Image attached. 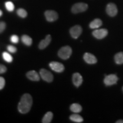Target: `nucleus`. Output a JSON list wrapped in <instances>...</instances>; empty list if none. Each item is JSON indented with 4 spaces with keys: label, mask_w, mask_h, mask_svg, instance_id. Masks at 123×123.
Here are the masks:
<instances>
[{
    "label": "nucleus",
    "mask_w": 123,
    "mask_h": 123,
    "mask_svg": "<svg viewBox=\"0 0 123 123\" xmlns=\"http://www.w3.org/2000/svg\"><path fill=\"white\" fill-rule=\"evenodd\" d=\"M32 102V98L30 94L28 93L23 94L18 105L19 112L22 114L27 113L31 110Z\"/></svg>",
    "instance_id": "nucleus-1"
},
{
    "label": "nucleus",
    "mask_w": 123,
    "mask_h": 123,
    "mask_svg": "<svg viewBox=\"0 0 123 123\" xmlns=\"http://www.w3.org/2000/svg\"><path fill=\"white\" fill-rule=\"evenodd\" d=\"M72 53L71 48L68 46H66L60 49L58 52V55L62 59L66 60L70 57Z\"/></svg>",
    "instance_id": "nucleus-2"
},
{
    "label": "nucleus",
    "mask_w": 123,
    "mask_h": 123,
    "mask_svg": "<svg viewBox=\"0 0 123 123\" xmlns=\"http://www.w3.org/2000/svg\"><path fill=\"white\" fill-rule=\"evenodd\" d=\"M88 8V5L86 3L79 2L73 5L71 11L74 14L83 12L86 11Z\"/></svg>",
    "instance_id": "nucleus-3"
},
{
    "label": "nucleus",
    "mask_w": 123,
    "mask_h": 123,
    "mask_svg": "<svg viewBox=\"0 0 123 123\" xmlns=\"http://www.w3.org/2000/svg\"><path fill=\"white\" fill-rule=\"evenodd\" d=\"M40 76L42 79L47 82H52L53 80V76L52 73L45 69H41L40 71Z\"/></svg>",
    "instance_id": "nucleus-4"
},
{
    "label": "nucleus",
    "mask_w": 123,
    "mask_h": 123,
    "mask_svg": "<svg viewBox=\"0 0 123 123\" xmlns=\"http://www.w3.org/2000/svg\"><path fill=\"white\" fill-rule=\"evenodd\" d=\"M44 15L46 20L49 22H54L58 18V15L57 12L53 10L46 11Z\"/></svg>",
    "instance_id": "nucleus-5"
},
{
    "label": "nucleus",
    "mask_w": 123,
    "mask_h": 123,
    "mask_svg": "<svg viewBox=\"0 0 123 123\" xmlns=\"http://www.w3.org/2000/svg\"><path fill=\"white\" fill-rule=\"evenodd\" d=\"M118 80V78L116 75L111 74L106 76L104 82L106 86H111L116 84Z\"/></svg>",
    "instance_id": "nucleus-6"
},
{
    "label": "nucleus",
    "mask_w": 123,
    "mask_h": 123,
    "mask_svg": "<svg viewBox=\"0 0 123 123\" xmlns=\"http://www.w3.org/2000/svg\"><path fill=\"white\" fill-rule=\"evenodd\" d=\"M49 66L52 70L58 73H62L65 69L64 66L62 63L57 62H51L49 63Z\"/></svg>",
    "instance_id": "nucleus-7"
},
{
    "label": "nucleus",
    "mask_w": 123,
    "mask_h": 123,
    "mask_svg": "<svg viewBox=\"0 0 123 123\" xmlns=\"http://www.w3.org/2000/svg\"><path fill=\"white\" fill-rule=\"evenodd\" d=\"M108 34V31L106 29H96L93 31L92 35L98 39H102L105 37Z\"/></svg>",
    "instance_id": "nucleus-8"
},
{
    "label": "nucleus",
    "mask_w": 123,
    "mask_h": 123,
    "mask_svg": "<svg viewBox=\"0 0 123 123\" xmlns=\"http://www.w3.org/2000/svg\"><path fill=\"white\" fill-rule=\"evenodd\" d=\"M69 32L73 38L77 39L82 32V28L79 25H76L71 28Z\"/></svg>",
    "instance_id": "nucleus-9"
},
{
    "label": "nucleus",
    "mask_w": 123,
    "mask_h": 123,
    "mask_svg": "<svg viewBox=\"0 0 123 123\" xmlns=\"http://www.w3.org/2000/svg\"><path fill=\"white\" fill-rule=\"evenodd\" d=\"M106 12L111 17H114L118 13V9L116 5L110 3L107 5L106 7Z\"/></svg>",
    "instance_id": "nucleus-10"
},
{
    "label": "nucleus",
    "mask_w": 123,
    "mask_h": 123,
    "mask_svg": "<svg viewBox=\"0 0 123 123\" xmlns=\"http://www.w3.org/2000/svg\"><path fill=\"white\" fill-rule=\"evenodd\" d=\"M84 59L86 63L89 64H95L97 62L96 57L90 53H85L84 54Z\"/></svg>",
    "instance_id": "nucleus-11"
},
{
    "label": "nucleus",
    "mask_w": 123,
    "mask_h": 123,
    "mask_svg": "<svg viewBox=\"0 0 123 123\" xmlns=\"http://www.w3.org/2000/svg\"><path fill=\"white\" fill-rule=\"evenodd\" d=\"M72 80L75 86L76 87H79L82 84L83 79L81 75L78 73H76L73 75Z\"/></svg>",
    "instance_id": "nucleus-12"
},
{
    "label": "nucleus",
    "mask_w": 123,
    "mask_h": 123,
    "mask_svg": "<svg viewBox=\"0 0 123 123\" xmlns=\"http://www.w3.org/2000/svg\"><path fill=\"white\" fill-rule=\"evenodd\" d=\"M52 40V37L50 35L47 36L44 39L42 40L39 44V48L40 49H43L49 46V44L51 43Z\"/></svg>",
    "instance_id": "nucleus-13"
},
{
    "label": "nucleus",
    "mask_w": 123,
    "mask_h": 123,
    "mask_svg": "<svg viewBox=\"0 0 123 123\" xmlns=\"http://www.w3.org/2000/svg\"><path fill=\"white\" fill-rule=\"evenodd\" d=\"M26 75L27 78L31 81H38L40 80L39 75L35 71H29L27 73Z\"/></svg>",
    "instance_id": "nucleus-14"
},
{
    "label": "nucleus",
    "mask_w": 123,
    "mask_h": 123,
    "mask_svg": "<svg viewBox=\"0 0 123 123\" xmlns=\"http://www.w3.org/2000/svg\"><path fill=\"white\" fill-rule=\"evenodd\" d=\"M103 22L100 19L97 18L93 20L89 24V27L91 29H97L102 25Z\"/></svg>",
    "instance_id": "nucleus-15"
},
{
    "label": "nucleus",
    "mask_w": 123,
    "mask_h": 123,
    "mask_svg": "<svg viewBox=\"0 0 123 123\" xmlns=\"http://www.w3.org/2000/svg\"><path fill=\"white\" fill-rule=\"evenodd\" d=\"M70 109L72 112L76 114H77V113H80L82 111V106L79 104H77V103H74L71 105Z\"/></svg>",
    "instance_id": "nucleus-16"
},
{
    "label": "nucleus",
    "mask_w": 123,
    "mask_h": 123,
    "mask_svg": "<svg viewBox=\"0 0 123 123\" xmlns=\"http://www.w3.org/2000/svg\"><path fill=\"white\" fill-rule=\"evenodd\" d=\"M53 118V114L51 112H47L42 119V123H50L51 122Z\"/></svg>",
    "instance_id": "nucleus-17"
},
{
    "label": "nucleus",
    "mask_w": 123,
    "mask_h": 123,
    "mask_svg": "<svg viewBox=\"0 0 123 123\" xmlns=\"http://www.w3.org/2000/svg\"><path fill=\"white\" fill-rule=\"evenodd\" d=\"M69 118L71 121L76 123H82L84 121L83 117L79 114H72L70 116Z\"/></svg>",
    "instance_id": "nucleus-18"
},
{
    "label": "nucleus",
    "mask_w": 123,
    "mask_h": 123,
    "mask_svg": "<svg viewBox=\"0 0 123 123\" xmlns=\"http://www.w3.org/2000/svg\"><path fill=\"white\" fill-rule=\"evenodd\" d=\"M114 61L117 64H122L123 63V52L117 53L114 56Z\"/></svg>",
    "instance_id": "nucleus-19"
},
{
    "label": "nucleus",
    "mask_w": 123,
    "mask_h": 123,
    "mask_svg": "<svg viewBox=\"0 0 123 123\" xmlns=\"http://www.w3.org/2000/svg\"><path fill=\"white\" fill-rule=\"evenodd\" d=\"M21 39L22 43L27 46H31L32 43V40L31 37L26 35L22 36Z\"/></svg>",
    "instance_id": "nucleus-20"
},
{
    "label": "nucleus",
    "mask_w": 123,
    "mask_h": 123,
    "mask_svg": "<svg viewBox=\"0 0 123 123\" xmlns=\"http://www.w3.org/2000/svg\"><path fill=\"white\" fill-rule=\"evenodd\" d=\"M2 57L5 61L7 62L10 63L12 62L13 57L9 54V53L4 52L2 53Z\"/></svg>",
    "instance_id": "nucleus-21"
},
{
    "label": "nucleus",
    "mask_w": 123,
    "mask_h": 123,
    "mask_svg": "<svg viewBox=\"0 0 123 123\" xmlns=\"http://www.w3.org/2000/svg\"><path fill=\"white\" fill-rule=\"evenodd\" d=\"M5 7L6 9L10 12H13L15 9V6L11 1H6L5 3Z\"/></svg>",
    "instance_id": "nucleus-22"
},
{
    "label": "nucleus",
    "mask_w": 123,
    "mask_h": 123,
    "mask_svg": "<svg viewBox=\"0 0 123 123\" xmlns=\"http://www.w3.org/2000/svg\"><path fill=\"white\" fill-rule=\"evenodd\" d=\"M17 13L20 17L22 18H26L27 15V13L26 11L22 8H19L18 9L17 11Z\"/></svg>",
    "instance_id": "nucleus-23"
},
{
    "label": "nucleus",
    "mask_w": 123,
    "mask_h": 123,
    "mask_svg": "<svg viewBox=\"0 0 123 123\" xmlns=\"http://www.w3.org/2000/svg\"><path fill=\"white\" fill-rule=\"evenodd\" d=\"M10 40L13 43H18L19 42V37L17 35H13L11 37Z\"/></svg>",
    "instance_id": "nucleus-24"
},
{
    "label": "nucleus",
    "mask_w": 123,
    "mask_h": 123,
    "mask_svg": "<svg viewBox=\"0 0 123 123\" xmlns=\"http://www.w3.org/2000/svg\"><path fill=\"white\" fill-rule=\"evenodd\" d=\"M7 49L8 51L11 53H16L17 51V48L12 45H8L7 47Z\"/></svg>",
    "instance_id": "nucleus-25"
},
{
    "label": "nucleus",
    "mask_w": 123,
    "mask_h": 123,
    "mask_svg": "<svg viewBox=\"0 0 123 123\" xmlns=\"http://www.w3.org/2000/svg\"><path fill=\"white\" fill-rule=\"evenodd\" d=\"M5 85V80L3 77H0V90L3 88L4 87Z\"/></svg>",
    "instance_id": "nucleus-26"
},
{
    "label": "nucleus",
    "mask_w": 123,
    "mask_h": 123,
    "mask_svg": "<svg viewBox=\"0 0 123 123\" xmlns=\"http://www.w3.org/2000/svg\"><path fill=\"white\" fill-rule=\"evenodd\" d=\"M6 27V24L5 22H0V33L4 31Z\"/></svg>",
    "instance_id": "nucleus-27"
},
{
    "label": "nucleus",
    "mask_w": 123,
    "mask_h": 123,
    "mask_svg": "<svg viewBox=\"0 0 123 123\" xmlns=\"http://www.w3.org/2000/svg\"><path fill=\"white\" fill-rule=\"evenodd\" d=\"M7 70V68L6 66L0 64V74H2L5 73Z\"/></svg>",
    "instance_id": "nucleus-28"
},
{
    "label": "nucleus",
    "mask_w": 123,
    "mask_h": 123,
    "mask_svg": "<svg viewBox=\"0 0 123 123\" xmlns=\"http://www.w3.org/2000/svg\"><path fill=\"white\" fill-rule=\"evenodd\" d=\"M116 123H123V120H118L116 122Z\"/></svg>",
    "instance_id": "nucleus-29"
},
{
    "label": "nucleus",
    "mask_w": 123,
    "mask_h": 123,
    "mask_svg": "<svg viewBox=\"0 0 123 123\" xmlns=\"http://www.w3.org/2000/svg\"><path fill=\"white\" fill-rule=\"evenodd\" d=\"M2 14H3V12H2V11L0 10V17L2 15Z\"/></svg>",
    "instance_id": "nucleus-30"
},
{
    "label": "nucleus",
    "mask_w": 123,
    "mask_h": 123,
    "mask_svg": "<svg viewBox=\"0 0 123 123\" xmlns=\"http://www.w3.org/2000/svg\"></svg>",
    "instance_id": "nucleus-31"
}]
</instances>
